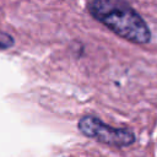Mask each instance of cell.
Wrapping results in <instances>:
<instances>
[{
    "instance_id": "obj_1",
    "label": "cell",
    "mask_w": 157,
    "mask_h": 157,
    "mask_svg": "<svg viewBox=\"0 0 157 157\" xmlns=\"http://www.w3.org/2000/svg\"><path fill=\"white\" fill-rule=\"evenodd\" d=\"M90 13L119 37L145 44L151 39V32L145 20L124 0H92Z\"/></svg>"
},
{
    "instance_id": "obj_2",
    "label": "cell",
    "mask_w": 157,
    "mask_h": 157,
    "mask_svg": "<svg viewBox=\"0 0 157 157\" xmlns=\"http://www.w3.org/2000/svg\"><path fill=\"white\" fill-rule=\"evenodd\" d=\"M80 132L101 144L113 147H126L135 142V134L128 128H113L93 115H85L78 120Z\"/></svg>"
},
{
    "instance_id": "obj_3",
    "label": "cell",
    "mask_w": 157,
    "mask_h": 157,
    "mask_svg": "<svg viewBox=\"0 0 157 157\" xmlns=\"http://www.w3.org/2000/svg\"><path fill=\"white\" fill-rule=\"evenodd\" d=\"M15 43L13 38L5 32H0V49H7L10 47H12Z\"/></svg>"
}]
</instances>
